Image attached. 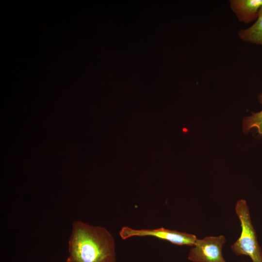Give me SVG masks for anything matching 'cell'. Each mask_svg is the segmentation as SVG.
<instances>
[{
	"label": "cell",
	"mask_w": 262,
	"mask_h": 262,
	"mask_svg": "<svg viewBox=\"0 0 262 262\" xmlns=\"http://www.w3.org/2000/svg\"><path fill=\"white\" fill-rule=\"evenodd\" d=\"M66 262H116L114 239L105 228L81 221L72 225Z\"/></svg>",
	"instance_id": "6da1fadb"
},
{
	"label": "cell",
	"mask_w": 262,
	"mask_h": 262,
	"mask_svg": "<svg viewBox=\"0 0 262 262\" xmlns=\"http://www.w3.org/2000/svg\"><path fill=\"white\" fill-rule=\"evenodd\" d=\"M235 210L241 223V233L239 238L231 245V250L237 256L249 257L252 262H262V249L258 242L246 201L238 200Z\"/></svg>",
	"instance_id": "7a4b0ae2"
},
{
	"label": "cell",
	"mask_w": 262,
	"mask_h": 262,
	"mask_svg": "<svg viewBox=\"0 0 262 262\" xmlns=\"http://www.w3.org/2000/svg\"><path fill=\"white\" fill-rule=\"evenodd\" d=\"M122 239L132 237L153 236L165 240L173 244L193 246L197 240L196 235L184 232H180L160 228L156 229H133L129 227H123L119 231Z\"/></svg>",
	"instance_id": "3957f363"
},
{
	"label": "cell",
	"mask_w": 262,
	"mask_h": 262,
	"mask_svg": "<svg viewBox=\"0 0 262 262\" xmlns=\"http://www.w3.org/2000/svg\"><path fill=\"white\" fill-rule=\"evenodd\" d=\"M225 242L223 235L197 239L189 251L188 258L193 262H227L222 251Z\"/></svg>",
	"instance_id": "277c9868"
},
{
	"label": "cell",
	"mask_w": 262,
	"mask_h": 262,
	"mask_svg": "<svg viewBox=\"0 0 262 262\" xmlns=\"http://www.w3.org/2000/svg\"><path fill=\"white\" fill-rule=\"evenodd\" d=\"M229 3L239 21L245 23L257 19L262 7V0H231Z\"/></svg>",
	"instance_id": "5b68a950"
},
{
	"label": "cell",
	"mask_w": 262,
	"mask_h": 262,
	"mask_svg": "<svg viewBox=\"0 0 262 262\" xmlns=\"http://www.w3.org/2000/svg\"><path fill=\"white\" fill-rule=\"evenodd\" d=\"M238 35L244 41L262 45V7L256 21L249 28L240 30Z\"/></svg>",
	"instance_id": "8992f818"
},
{
	"label": "cell",
	"mask_w": 262,
	"mask_h": 262,
	"mask_svg": "<svg viewBox=\"0 0 262 262\" xmlns=\"http://www.w3.org/2000/svg\"><path fill=\"white\" fill-rule=\"evenodd\" d=\"M259 100L262 104V93L259 96ZM253 128H256L259 135L262 137V110L258 113H252L251 115L246 117L243 120V131L244 132Z\"/></svg>",
	"instance_id": "52a82bcc"
},
{
	"label": "cell",
	"mask_w": 262,
	"mask_h": 262,
	"mask_svg": "<svg viewBox=\"0 0 262 262\" xmlns=\"http://www.w3.org/2000/svg\"></svg>",
	"instance_id": "ba28073f"
}]
</instances>
